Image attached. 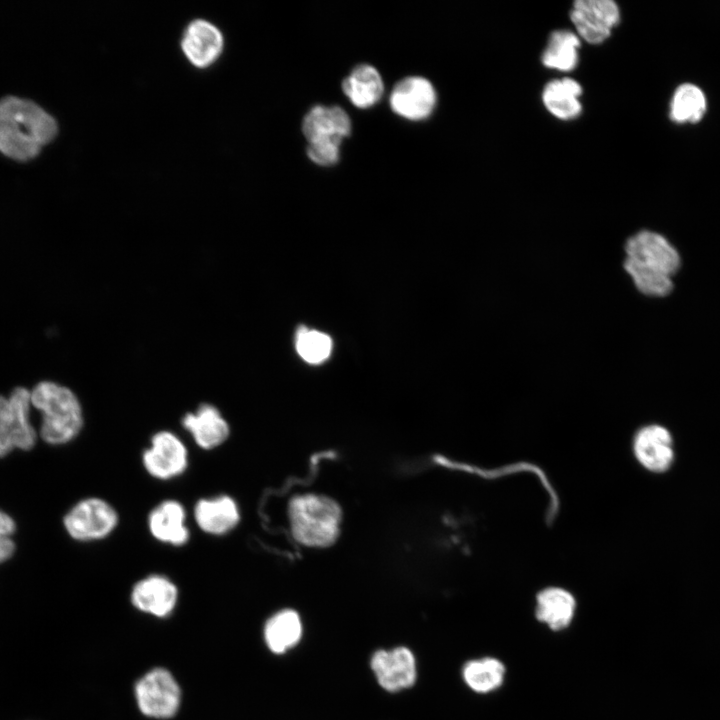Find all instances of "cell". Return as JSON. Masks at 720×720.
I'll use <instances>...</instances> for the list:
<instances>
[{"mask_svg": "<svg viewBox=\"0 0 720 720\" xmlns=\"http://www.w3.org/2000/svg\"><path fill=\"white\" fill-rule=\"evenodd\" d=\"M57 133L55 119L32 101L0 100V152L20 161L34 158Z\"/></svg>", "mask_w": 720, "mask_h": 720, "instance_id": "1", "label": "cell"}, {"mask_svg": "<svg viewBox=\"0 0 720 720\" xmlns=\"http://www.w3.org/2000/svg\"><path fill=\"white\" fill-rule=\"evenodd\" d=\"M624 269L636 288L649 296H665L673 288L671 276L680 267V256L661 234L642 230L625 243Z\"/></svg>", "mask_w": 720, "mask_h": 720, "instance_id": "2", "label": "cell"}, {"mask_svg": "<svg viewBox=\"0 0 720 720\" xmlns=\"http://www.w3.org/2000/svg\"><path fill=\"white\" fill-rule=\"evenodd\" d=\"M31 405L42 414L40 435L52 445L73 440L83 426L80 401L68 387L41 381L30 390Z\"/></svg>", "mask_w": 720, "mask_h": 720, "instance_id": "3", "label": "cell"}, {"mask_svg": "<svg viewBox=\"0 0 720 720\" xmlns=\"http://www.w3.org/2000/svg\"><path fill=\"white\" fill-rule=\"evenodd\" d=\"M341 509L329 497L304 494L289 504V517L294 538L310 547H327L339 533Z\"/></svg>", "mask_w": 720, "mask_h": 720, "instance_id": "4", "label": "cell"}, {"mask_svg": "<svg viewBox=\"0 0 720 720\" xmlns=\"http://www.w3.org/2000/svg\"><path fill=\"white\" fill-rule=\"evenodd\" d=\"M350 129V119L340 107H313L302 124L303 134L309 143L308 157L322 166L336 163L339 144L349 135Z\"/></svg>", "mask_w": 720, "mask_h": 720, "instance_id": "5", "label": "cell"}, {"mask_svg": "<svg viewBox=\"0 0 720 720\" xmlns=\"http://www.w3.org/2000/svg\"><path fill=\"white\" fill-rule=\"evenodd\" d=\"M30 390L16 387L8 397L0 395V457L14 449L29 450L36 442L30 421Z\"/></svg>", "mask_w": 720, "mask_h": 720, "instance_id": "6", "label": "cell"}, {"mask_svg": "<svg viewBox=\"0 0 720 720\" xmlns=\"http://www.w3.org/2000/svg\"><path fill=\"white\" fill-rule=\"evenodd\" d=\"M67 533L77 541L107 537L118 524L116 510L105 500L90 497L75 504L64 517Z\"/></svg>", "mask_w": 720, "mask_h": 720, "instance_id": "7", "label": "cell"}, {"mask_svg": "<svg viewBox=\"0 0 720 720\" xmlns=\"http://www.w3.org/2000/svg\"><path fill=\"white\" fill-rule=\"evenodd\" d=\"M135 694L140 711L153 718L172 717L180 704V688L171 673L163 668L145 674L137 682Z\"/></svg>", "mask_w": 720, "mask_h": 720, "instance_id": "8", "label": "cell"}, {"mask_svg": "<svg viewBox=\"0 0 720 720\" xmlns=\"http://www.w3.org/2000/svg\"><path fill=\"white\" fill-rule=\"evenodd\" d=\"M570 19L578 37L590 44L605 41L620 21V10L612 0H577Z\"/></svg>", "mask_w": 720, "mask_h": 720, "instance_id": "9", "label": "cell"}, {"mask_svg": "<svg viewBox=\"0 0 720 720\" xmlns=\"http://www.w3.org/2000/svg\"><path fill=\"white\" fill-rule=\"evenodd\" d=\"M145 470L160 480L182 474L188 465L184 443L170 431H159L151 438V445L142 456Z\"/></svg>", "mask_w": 720, "mask_h": 720, "instance_id": "10", "label": "cell"}, {"mask_svg": "<svg viewBox=\"0 0 720 720\" xmlns=\"http://www.w3.org/2000/svg\"><path fill=\"white\" fill-rule=\"evenodd\" d=\"M632 451L637 462L652 473L666 472L674 461L672 435L659 424L641 427L633 437Z\"/></svg>", "mask_w": 720, "mask_h": 720, "instance_id": "11", "label": "cell"}, {"mask_svg": "<svg viewBox=\"0 0 720 720\" xmlns=\"http://www.w3.org/2000/svg\"><path fill=\"white\" fill-rule=\"evenodd\" d=\"M371 668L379 684L391 692L408 688L416 680L415 658L405 647L375 652L371 659Z\"/></svg>", "mask_w": 720, "mask_h": 720, "instance_id": "12", "label": "cell"}, {"mask_svg": "<svg viewBox=\"0 0 720 720\" xmlns=\"http://www.w3.org/2000/svg\"><path fill=\"white\" fill-rule=\"evenodd\" d=\"M224 39L221 31L203 19L192 21L185 29L181 41L184 55L191 64L206 68L221 55Z\"/></svg>", "mask_w": 720, "mask_h": 720, "instance_id": "13", "label": "cell"}, {"mask_svg": "<svg viewBox=\"0 0 720 720\" xmlns=\"http://www.w3.org/2000/svg\"><path fill=\"white\" fill-rule=\"evenodd\" d=\"M435 91L432 84L422 77H408L394 88L391 108L397 114L411 120L426 118L435 104Z\"/></svg>", "mask_w": 720, "mask_h": 720, "instance_id": "14", "label": "cell"}, {"mask_svg": "<svg viewBox=\"0 0 720 720\" xmlns=\"http://www.w3.org/2000/svg\"><path fill=\"white\" fill-rule=\"evenodd\" d=\"M178 597L175 584L162 575H150L138 581L131 592L135 608L157 617L169 615Z\"/></svg>", "mask_w": 720, "mask_h": 720, "instance_id": "15", "label": "cell"}, {"mask_svg": "<svg viewBox=\"0 0 720 720\" xmlns=\"http://www.w3.org/2000/svg\"><path fill=\"white\" fill-rule=\"evenodd\" d=\"M182 425L205 450L220 446L230 434L228 422L218 408L208 403L201 404L195 413L185 414Z\"/></svg>", "mask_w": 720, "mask_h": 720, "instance_id": "16", "label": "cell"}, {"mask_svg": "<svg viewBox=\"0 0 720 720\" xmlns=\"http://www.w3.org/2000/svg\"><path fill=\"white\" fill-rule=\"evenodd\" d=\"M194 518L202 531L211 535H223L237 526L240 512L232 497L220 495L200 499L194 507Z\"/></svg>", "mask_w": 720, "mask_h": 720, "instance_id": "17", "label": "cell"}, {"mask_svg": "<svg viewBox=\"0 0 720 720\" xmlns=\"http://www.w3.org/2000/svg\"><path fill=\"white\" fill-rule=\"evenodd\" d=\"M185 521L186 512L182 504L176 500H166L150 512L148 528L158 541L179 546L189 539V530Z\"/></svg>", "mask_w": 720, "mask_h": 720, "instance_id": "18", "label": "cell"}, {"mask_svg": "<svg viewBox=\"0 0 720 720\" xmlns=\"http://www.w3.org/2000/svg\"><path fill=\"white\" fill-rule=\"evenodd\" d=\"M576 611V599L568 590L549 586L536 595L535 616L553 631L567 628Z\"/></svg>", "mask_w": 720, "mask_h": 720, "instance_id": "19", "label": "cell"}, {"mask_svg": "<svg viewBox=\"0 0 720 720\" xmlns=\"http://www.w3.org/2000/svg\"><path fill=\"white\" fill-rule=\"evenodd\" d=\"M581 85L572 78L556 79L548 82L542 93L543 104L556 118L571 120L582 111L579 97Z\"/></svg>", "mask_w": 720, "mask_h": 720, "instance_id": "20", "label": "cell"}, {"mask_svg": "<svg viewBox=\"0 0 720 720\" xmlns=\"http://www.w3.org/2000/svg\"><path fill=\"white\" fill-rule=\"evenodd\" d=\"M342 89L355 106L367 108L380 99L383 82L374 67L360 64L343 80Z\"/></svg>", "mask_w": 720, "mask_h": 720, "instance_id": "21", "label": "cell"}, {"mask_svg": "<svg viewBox=\"0 0 720 720\" xmlns=\"http://www.w3.org/2000/svg\"><path fill=\"white\" fill-rule=\"evenodd\" d=\"M706 111V95L696 84L682 83L673 92L669 105L671 121L677 124H696L703 119Z\"/></svg>", "mask_w": 720, "mask_h": 720, "instance_id": "22", "label": "cell"}, {"mask_svg": "<svg viewBox=\"0 0 720 720\" xmlns=\"http://www.w3.org/2000/svg\"><path fill=\"white\" fill-rule=\"evenodd\" d=\"M302 625L298 614L285 609L274 614L264 628V637L269 649L277 654L284 653L300 640Z\"/></svg>", "mask_w": 720, "mask_h": 720, "instance_id": "23", "label": "cell"}, {"mask_svg": "<svg viewBox=\"0 0 720 720\" xmlns=\"http://www.w3.org/2000/svg\"><path fill=\"white\" fill-rule=\"evenodd\" d=\"M580 38L569 30L551 33L542 54V63L550 69L569 72L578 63Z\"/></svg>", "mask_w": 720, "mask_h": 720, "instance_id": "24", "label": "cell"}, {"mask_svg": "<svg viewBox=\"0 0 720 720\" xmlns=\"http://www.w3.org/2000/svg\"><path fill=\"white\" fill-rule=\"evenodd\" d=\"M504 676L503 663L492 657L471 660L463 668L464 681L477 693H488L497 689L502 685Z\"/></svg>", "mask_w": 720, "mask_h": 720, "instance_id": "25", "label": "cell"}, {"mask_svg": "<svg viewBox=\"0 0 720 720\" xmlns=\"http://www.w3.org/2000/svg\"><path fill=\"white\" fill-rule=\"evenodd\" d=\"M295 347L303 360L318 364L331 354L332 340L323 332L301 328L296 334Z\"/></svg>", "mask_w": 720, "mask_h": 720, "instance_id": "26", "label": "cell"}, {"mask_svg": "<svg viewBox=\"0 0 720 720\" xmlns=\"http://www.w3.org/2000/svg\"><path fill=\"white\" fill-rule=\"evenodd\" d=\"M15 529L14 520L0 510V563L8 560L15 551V544L11 539Z\"/></svg>", "mask_w": 720, "mask_h": 720, "instance_id": "27", "label": "cell"}]
</instances>
